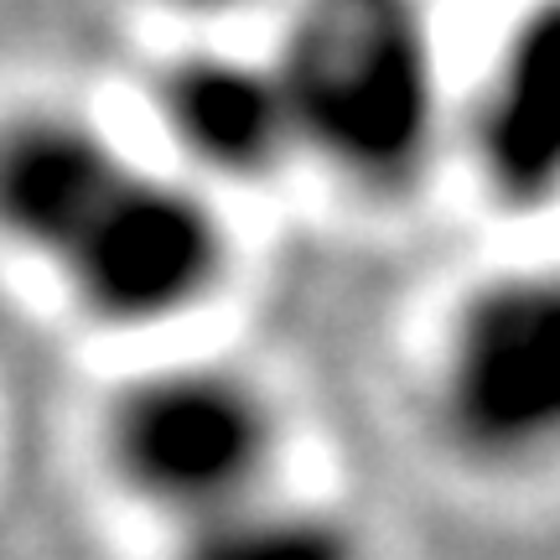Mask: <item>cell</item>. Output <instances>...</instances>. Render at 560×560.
I'll return each mask as SVG.
<instances>
[{
  "mask_svg": "<svg viewBox=\"0 0 560 560\" xmlns=\"http://www.w3.org/2000/svg\"><path fill=\"white\" fill-rule=\"evenodd\" d=\"M301 161L363 202H400L431 177L446 136L431 21L395 0H317L270 52Z\"/></svg>",
  "mask_w": 560,
  "mask_h": 560,
  "instance_id": "6da1fadb",
  "label": "cell"
},
{
  "mask_svg": "<svg viewBox=\"0 0 560 560\" xmlns=\"http://www.w3.org/2000/svg\"><path fill=\"white\" fill-rule=\"evenodd\" d=\"M94 452L125 503L187 529L280 488L285 405L234 359H166L104 395Z\"/></svg>",
  "mask_w": 560,
  "mask_h": 560,
  "instance_id": "7a4b0ae2",
  "label": "cell"
},
{
  "mask_svg": "<svg viewBox=\"0 0 560 560\" xmlns=\"http://www.w3.org/2000/svg\"><path fill=\"white\" fill-rule=\"evenodd\" d=\"M446 457L482 478L560 467V265H503L446 301L425 369Z\"/></svg>",
  "mask_w": 560,
  "mask_h": 560,
  "instance_id": "3957f363",
  "label": "cell"
},
{
  "mask_svg": "<svg viewBox=\"0 0 560 560\" xmlns=\"http://www.w3.org/2000/svg\"><path fill=\"white\" fill-rule=\"evenodd\" d=\"M58 270L83 322L104 332H161L223 296L234 229L198 177L136 166Z\"/></svg>",
  "mask_w": 560,
  "mask_h": 560,
  "instance_id": "277c9868",
  "label": "cell"
},
{
  "mask_svg": "<svg viewBox=\"0 0 560 560\" xmlns=\"http://www.w3.org/2000/svg\"><path fill=\"white\" fill-rule=\"evenodd\" d=\"M151 115L187 177L260 187L301 161L296 120L270 58L229 47H182L145 83Z\"/></svg>",
  "mask_w": 560,
  "mask_h": 560,
  "instance_id": "5b68a950",
  "label": "cell"
},
{
  "mask_svg": "<svg viewBox=\"0 0 560 560\" xmlns=\"http://www.w3.org/2000/svg\"><path fill=\"white\" fill-rule=\"evenodd\" d=\"M467 145L493 213L535 219L560 208V5H535L503 32Z\"/></svg>",
  "mask_w": 560,
  "mask_h": 560,
  "instance_id": "8992f818",
  "label": "cell"
},
{
  "mask_svg": "<svg viewBox=\"0 0 560 560\" xmlns=\"http://www.w3.org/2000/svg\"><path fill=\"white\" fill-rule=\"evenodd\" d=\"M136 172L115 136L68 104L0 115V240L62 265L115 187Z\"/></svg>",
  "mask_w": 560,
  "mask_h": 560,
  "instance_id": "52a82bcc",
  "label": "cell"
},
{
  "mask_svg": "<svg viewBox=\"0 0 560 560\" xmlns=\"http://www.w3.org/2000/svg\"><path fill=\"white\" fill-rule=\"evenodd\" d=\"M166 560H374V545L348 509L276 488L229 514L172 529Z\"/></svg>",
  "mask_w": 560,
  "mask_h": 560,
  "instance_id": "ba28073f",
  "label": "cell"
}]
</instances>
